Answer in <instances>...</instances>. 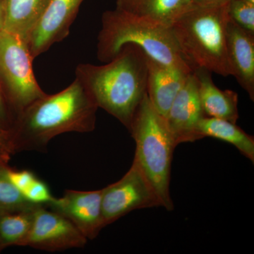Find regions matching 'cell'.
I'll return each mask as SVG.
<instances>
[{
  "instance_id": "obj_1",
  "label": "cell",
  "mask_w": 254,
  "mask_h": 254,
  "mask_svg": "<svg viewBox=\"0 0 254 254\" xmlns=\"http://www.w3.org/2000/svg\"><path fill=\"white\" fill-rule=\"evenodd\" d=\"M98 109L76 78L59 93H46L16 117L11 128L13 153L46 152L49 142L58 135L93 131Z\"/></svg>"
},
{
  "instance_id": "obj_2",
  "label": "cell",
  "mask_w": 254,
  "mask_h": 254,
  "mask_svg": "<svg viewBox=\"0 0 254 254\" xmlns=\"http://www.w3.org/2000/svg\"><path fill=\"white\" fill-rule=\"evenodd\" d=\"M76 78L81 82L98 108L129 129L133 116L147 93V55L127 44L103 65L80 64Z\"/></svg>"
},
{
  "instance_id": "obj_3",
  "label": "cell",
  "mask_w": 254,
  "mask_h": 254,
  "mask_svg": "<svg viewBox=\"0 0 254 254\" xmlns=\"http://www.w3.org/2000/svg\"><path fill=\"white\" fill-rule=\"evenodd\" d=\"M228 1L193 4L171 26L182 57L192 70L231 76L227 58Z\"/></svg>"
},
{
  "instance_id": "obj_4",
  "label": "cell",
  "mask_w": 254,
  "mask_h": 254,
  "mask_svg": "<svg viewBox=\"0 0 254 254\" xmlns=\"http://www.w3.org/2000/svg\"><path fill=\"white\" fill-rule=\"evenodd\" d=\"M127 44L140 48L151 59L192 72L171 28L155 24L118 8L105 11L98 37L97 56L102 63L115 58Z\"/></svg>"
},
{
  "instance_id": "obj_5",
  "label": "cell",
  "mask_w": 254,
  "mask_h": 254,
  "mask_svg": "<svg viewBox=\"0 0 254 254\" xmlns=\"http://www.w3.org/2000/svg\"><path fill=\"white\" fill-rule=\"evenodd\" d=\"M128 131L136 143L133 160L143 170L168 211L174 210L170 192L172 162L177 146L165 117L150 103L148 95L138 106Z\"/></svg>"
},
{
  "instance_id": "obj_6",
  "label": "cell",
  "mask_w": 254,
  "mask_h": 254,
  "mask_svg": "<svg viewBox=\"0 0 254 254\" xmlns=\"http://www.w3.org/2000/svg\"><path fill=\"white\" fill-rule=\"evenodd\" d=\"M33 60L24 40L0 32V83L14 121L28 105L46 94L33 73Z\"/></svg>"
},
{
  "instance_id": "obj_7",
  "label": "cell",
  "mask_w": 254,
  "mask_h": 254,
  "mask_svg": "<svg viewBox=\"0 0 254 254\" xmlns=\"http://www.w3.org/2000/svg\"><path fill=\"white\" fill-rule=\"evenodd\" d=\"M102 190L105 227L133 210L163 207L156 190L134 160L122 179Z\"/></svg>"
},
{
  "instance_id": "obj_8",
  "label": "cell",
  "mask_w": 254,
  "mask_h": 254,
  "mask_svg": "<svg viewBox=\"0 0 254 254\" xmlns=\"http://www.w3.org/2000/svg\"><path fill=\"white\" fill-rule=\"evenodd\" d=\"M88 240L77 227L54 210L38 205L28 235L19 247H29L46 252H61L83 248Z\"/></svg>"
},
{
  "instance_id": "obj_9",
  "label": "cell",
  "mask_w": 254,
  "mask_h": 254,
  "mask_svg": "<svg viewBox=\"0 0 254 254\" xmlns=\"http://www.w3.org/2000/svg\"><path fill=\"white\" fill-rule=\"evenodd\" d=\"M84 0H50L26 43L33 59L69 34L70 28Z\"/></svg>"
},
{
  "instance_id": "obj_10",
  "label": "cell",
  "mask_w": 254,
  "mask_h": 254,
  "mask_svg": "<svg viewBox=\"0 0 254 254\" xmlns=\"http://www.w3.org/2000/svg\"><path fill=\"white\" fill-rule=\"evenodd\" d=\"M102 191L66 190L63 197L55 198L46 207L67 218L87 240H93L105 227L102 213Z\"/></svg>"
},
{
  "instance_id": "obj_11",
  "label": "cell",
  "mask_w": 254,
  "mask_h": 254,
  "mask_svg": "<svg viewBox=\"0 0 254 254\" xmlns=\"http://www.w3.org/2000/svg\"><path fill=\"white\" fill-rule=\"evenodd\" d=\"M205 117L198 96V83L193 72L189 75L165 116L177 145L200 140L198 125Z\"/></svg>"
},
{
  "instance_id": "obj_12",
  "label": "cell",
  "mask_w": 254,
  "mask_h": 254,
  "mask_svg": "<svg viewBox=\"0 0 254 254\" xmlns=\"http://www.w3.org/2000/svg\"><path fill=\"white\" fill-rule=\"evenodd\" d=\"M227 58L230 75L254 100V34L230 19L227 27Z\"/></svg>"
},
{
  "instance_id": "obj_13",
  "label": "cell",
  "mask_w": 254,
  "mask_h": 254,
  "mask_svg": "<svg viewBox=\"0 0 254 254\" xmlns=\"http://www.w3.org/2000/svg\"><path fill=\"white\" fill-rule=\"evenodd\" d=\"M147 64V95L155 110L165 117L191 72L163 64L148 56Z\"/></svg>"
},
{
  "instance_id": "obj_14",
  "label": "cell",
  "mask_w": 254,
  "mask_h": 254,
  "mask_svg": "<svg viewBox=\"0 0 254 254\" xmlns=\"http://www.w3.org/2000/svg\"><path fill=\"white\" fill-rule=\"evenodd\" d=\"M198 96L205 117L221 119L237 123L238 120V94L232 90L220 89L214 83L211 72L204 68L193 70Z\"/></svg>"
},
{
  "instance_id": "obj_15",
  "label": "cell",
  "mask_w": 254,
  "mask_h": 254,
  "mask_svg": "<svg viewBox=\"0 0 254 254\" xmlns=\"http://www.w3.org/2000/svg\"><path fill=\"white\" fill-rule=\"evenodd\" d=\"M192 0H118L117 8L155 24L171 27Z\"/></svg>"
},
{
  "instance_id": "obj_16",
  "label": "cell",
  "mask_w": 254,
  "mask_h": 254,
  "mask_svg": "<svg viewBox=\"0 0 254 254\" xmlns=\"http://www.w3.org/2000/svg\"><path fill=\"white\" fill-rule=\"evenodd\" d=\"M50 0H4L3 31L19 36L26 42L46 9Z\"/></svg>"
},
{
  "instance_id": "obj_17",
  "label": "cell",
  "mask_w": 254,
  "mask_h": 254,
  "mask_svg": "<svg viewBox=\"0 0 254 254\" xmlns=\"http://www.w3.org/2000/svg\"><path fill=\"white\" fill-rule=\"evenodd\" d=\"M200 139L211 137L230 143L244 156L254 163V138L246 133L236 123L221 119L203 117L198 125Z\"/></svg>"
},
{
  "instance_id": "obj_18",
  "label": "cell",
  "mask_w": 254,
  "mask_h": 254,
  "mask_svg": "<svg viewBox=\"0 0 254 254\" xmlns=\"http://www.w3.org/2000/svg\"><path fill=\"white\" fill-rule=\"evenodd\" d=\"M37 205L18 211L0 213V251L9 246H19L31 229Z\"/></svg>"
},
{
  "instance_id": "obj_19",
  "label": "cell",
  "mask_w": 254,
  "mask_h": 254,
  "mask_svg": "<svg viewBox=\"0 0 254 254\" xmlns=\"http://www.w3.org/2000/svg\"><path fill=\"white\" fill-rule=\"evenodd\" d=\"M7 165H0V213L14 212L31 208L22 193L11 184L6 175Z\"/></svg>"
},
{
  "instance_id": "obj_20",
  "label": "cell",
  "mask_w": 254,
  "mask_h": 254,
  "mask_svg": "<svg viewBox=\"0 0 254 254\" xmlns=\"http://www.w3.org/2000/svg\"><path fill=\"white\" fill-rule=\"evenodd\" d=\"M228 15L234 23L249 33L254 34V4L242 0H230Z\"/></svg>"
},
{
  "instance_id": "obj_21",
  "label": "cell",
  "mask_w": 254,
  "mask_h": 254,
  "mask_svg": "<svg viewBox=\"0 0 254 254\" xmlns=\"http://www.w3.org/2000/svg\"><path fill=\"white\" fill-rule=\"evenodd\" d=\"M22 195L30 203L44 206H46L55 199L48 185L38 177L28 187L27 190L23 192Z\"/></svg>"
},
{
  "instance_id": "obj_22",
  "label": "cell",
  "mask_w": 254,
  "mask_h": 254,
  "mask_svg": "<svg viewBox=\"0 0 254 254\" xmlns=\"http://www.w3.org/2000/svg\"><path fill=\"white\" fill-rule=\"evenodd\" d=\"M6 175L9 181L21 193L27 190L28 187L35 181L37 178L34 173L30 170H14L7 167Z\"/></svg>"
},
{
  "instance_id": "obj_23",
  "label": "cell",
  "mask_w": 254,
  "mask_h": 254,
  "mask_svg": "<svg viewBox=\"0 0 254 254\" xmlns=\"http://www.w3.org/2000/svg\"><path fill=\"white\" fill-rule=\"evenodd\" d=\"M14 123V116L10 110L2 87L0 83V126L11 131Z\"/></svg>"
},
{
  "instance_id": "obj_24",
  "label": "cell",
  "mask_w": 254,
  "mask_h": 254,
  "mask_svg": "<svg viewBox=\"0 0 254 254\" xmlns=\"http://www.w3.org/2000/svg\"><path fill=\"white\" fill-rule=\"evenodd\" d=\"M0 146L8 148L13 153L12 147H11V131L0 126Z\"/></svg>"
},
{
  "instance_id": "obj_25",
  "label": "cell",
  "mask_w": 254,
  "mask_h": 254,
  "mask_svg": "<svg viewBox=\"0 0 254 254\" xmlns=\"http://www.w3.org/2000/svg\"><path fill=\"white\" fill-rule=\"evenodd\" d=\"M12 153L8 148L0 146V165H7Z\"/></svg>"
},
{
  "instance_id": "obj_26",
  "label": "cell",
  "mask_w": 254,
  "mask_h": 254,
  "mask_svg": "<svg viewBox=\"0 0 254 254\" xmlns=\"http://www.w3.org/2000/svg\"><path fill=\"white\" fill-rule=\"evenodd\" d=\"M4 0H0V32L4 29Z\"/></svg>"
},
{
  "instance_id": "obj_27",
  "label": "cell",
  "mask_w": 254,
  "mask_h": 254,
  "mask_svg": "<svg viewBox=\"0 0 254 254\" xmlns=\"http://www.w3.org/2000/svg\"><path fill=\"white\" fill-rule=\"evenodd\" d=\"M230 0H192L193 4H210L215 3L226 2Z\"/></svg>"
},
{
  "instance_id": "obj_28",
  "label": "cell",
  "mask_w": 254,
  "mask_h": 254,
  "mask_svg": "<svg viewBox=\"0 0 254 254\" xmlns=\"http://www.w3.org/2000/svg\"><path fill=\"white\" fill-rule=\"evenodd\" d=\"M242 1H247V2L252 3V4H254V0H242Z\"/></svg>"
}]
</instances>
